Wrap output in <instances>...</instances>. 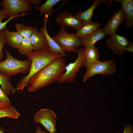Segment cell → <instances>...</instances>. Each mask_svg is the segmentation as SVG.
Masks as SVG:
<instances>
[{"mask_svg": "<svg viewBox=\"0 0 133 133\" xmlns=\"http://www.w3.org/2000/svg\"><path fill=\"white\" fill-rule=\"evenodd\" d=\"M4 51L6 57L4 61L0 62V74L9 78L18 73L27 74L29 73L31 62L28 58L24 61L18 60L14 58L6 48Z\"/></svg>", "mask_w": 133, "mask_h": 133, "instance_id": "3957f363", "label": "cell"}, {"mask_svg": "<svg viewBox=\"0 0 133 133\" xmlns=\"http://www.w3.org/2000/svg\"><path fill=\"white\" fill-rule=\"evenodd\" d=\"M129 42L125 37L116 33L108 38L106 43L114 54L121 55L125 51Z\"/></svg>", "mask_w": 133, "mask_h": 133, "instance_id": "9c48e42d", "label": "cell"}, {"mask_svg": "<svg viewBox=\"0 0 133 133\" xmlns=\"http://www.w3.org/2000/svg\"><path fill=\"white\" fill-rule=\"evenodd\" d=\"M56 22L60 26H66L77 30L83 25L75 15L66 11L61 13L57 17Z\"/></svg>", "mask_w": 133, "mask_h": 133, "instance_id": "7c38bea8", "label": "cell"}, {"mask_svg": "<svg viewBox=\"0 0 133 133\" xmlns=\"http://www.w3.org/2000/svg\"><path fill=\"white\" fill-rule=\"evenodd\" d=\"M0 84L1 88L8 95L11 93H14L16 91L10 83L9 78L6 77L0 74Z\"/></svg>", "mask_w": 133, "mask_h": 133, "instance_id": "603a6c76", "label": "cell"}, {"mask_svg": "<svg viewBox=\"0 0 133 133\" xmlns=\"http://www.w3.org/2000/svg\"><path fill=\"white\" fill-rule=\"evenodd\" d=\"M105 36L102 32L101 28H98L88 35L80 39L84 48H87L95 45L97 42L103 39Z\"/></svg>", "mask_w": 133, "mask_h": 133, "instance_id": "2e32d148", "label": "cell"}, {"mask_svg": "<svg viewBox=\"0 0 133 133\" xmlns=\"http://www.w3.org/2000/svg\"><path fill=\"white\" fill-rule=\"evenodd\" d=\"M127 51L130 52H133V44L131 42H129V43L125 49V51Z\"/></svg>", "mask_w": 133, "mask_h": 133, "instance_id": "f546056e", "label": "cell"}, {"mask_svg": "<svg viewBox=\"0 0 133 133\" xmlns=\"http://www.w3.org/2000/svg\"><path fill=\"white\" fill-rule=\"evenodd\" d=\"M0 8H1V6H0Z\"/></svg>", "mask_w": 133, "mask_h": 133, "instance_id": "836d02e7", "label": "cell"}, {"mask_svg": "<svg viewBox=\"0 0 133 133\" xmlns=\"http://www.w3.org/2000/svg\"><path fill=\"white\" fill-rule=\"evenodd\" d=\"M77 53V57L75 61L66 66L65 73L57 81L59 83H73L75 81L77 73L80 68L84 66L85 48L79 47L78 49Z\"/></svg>", "mask_w": 133, "mask_h": 133, "instance_id": "8992f818", "label": "cell"}, {"mask_svg": "<svg viewBox=\"0 0 133 133\" xmlns=\"http://www.w3.org/2000/svg\"><path fill=\"white\" fill-rule=\"evenodd\" d=\"M85 61L88 63H92L98 59L100 56L98 49L95 45L85 48Z\"/></svg>", "mask_w": 133, "mask_h": 133, "instance_id": "44dd1931", "label": "cell"}, {"mask_svg": "<svg viewBox=\"0 0 133 133\" xmlns=\"http://www.w3.org/2000/svg\"><path fill=\"white\" fill-rule=\"evenodd\" d=\"M52 13H48L45 14L43 18V26L39 29V31L45 35L47 39L49 49L52 52L56 54H59L64 57L66 56V53L62 50L61 48L49 34L47 29V22L49 16Z\"/></svg>", "mask_w": 133, "mask_h": 133, "instance_id": "8fae6325", "label": "cell"}, {"mask_svg": "<svg viewBox=\"0 0 133 133\" xmlns=\"http://www.w3.org/2000/svg\"><path fill=\"white\" fill-rule=\"evenodd\" d=\"M20 116L17 111L12 105L0 108V118L8 117L16 119L19 118Z\"/></svg>", "mask_w": 133, "mask_h": 133, "instance_id": "ffe728a7", "label": "cell"}, {"mask_svg": "<svg viewBox=\"0 0 133 133\" xmlns=\"http://www.w3.org/2000/svg\"><path fill=\"white\" fill-rule=\"evenodd\" d=\"M84 66L86 71L83 78L84 82H86L89 78L96 75H111L115 73L116 69L115 62L112 60L102 62L98 59L91 63L85 61Z\"/></svg>", "mask_w": 133, "mask_h": 133, "instance_id": "5b68a950", "label": "cell"}, {"mask_svg": "<svg viewBox=\"0 0 133 133\" xmlns=\"http://www.w3.org/2000/svg\"><path fill=\"white\" fill-rule=\"evenodd\" d=\"M0 6L3 8L8 19L19 13H27L32 10L31 6L27 0H3Z\"/></svg>", "mask_w": 133, "mask_h": 133, "instance_id": "52a82bcc", "label": "cell"}, {"mask_svg": "<svg viewBox=\"0 0 133 133\" xmlns=\"http://www.w3.org/2000/svg\"><path fill=\"white\" fill-rule=\"evenodd\" d=\"M4 34L6 44L12 48L18 49L23 37L17 31L12 32L5 28Z\"/></svg>", "mask_w": 133, "mask_h": 133, "instance_id": "e0dca14e", "label": "cell"}, {"mask_svg": "<svg viewBox=\"0 0 133 133\" xmlns=\"http://www.w3.org/2000/svg\"><path fill=\"white\" fill-rule=\"evenodd\" d=\"M120 3L125 17V26L130 27L133 25V1L132 0H117Z\"/></svg>", "mask_w": 133, "mask_h": 133, "instance_id": "5bb4252c", "label": "cell"}, {"mask_svg": "<svg viewBox=\"0 0 133 133\" xmlns=\"http://www.w3.org/2000/svg\"><path fill=\"white\" fill-rule=\"evenodd\" d=\"M18 49L21 54L26 56L33 52V49L30 39L23 38Z\"/></svg>", "mask_w": 133, "mask_h": 133, "instance_id": "7402d4cb", "label": "cell"}, {"mask_svg": "<svg viewBox=\"0 0 133 133\" xmlns=\"http://www.w3.org/2000/svg\"><path fill=\"white\" fill-rule=\"evenodd\" d=\"M107 0H95L87 10L83 12H79L75 15L83 24L92 22L91 20L94 11L96 7L101 3L105 2Z\"/></svg>", "mask_w": 133, "mask_h": 133, "instance_id": "9a60e30c", "label": "cell"}, {"mask_svg": "<svg viewBox=\"0 0 133 133\" xmlns=\"http://www.w3.org/2000/svg\"><path fill=\"white\" fill-rule=\"evenodd\" d=\"M62 1L61 0H47L40 6L34 7L35 9L38 10L41 15L47 13H53L55 11L53 6Z\"/></svg>", "mask_w": 133, "mask_h": 133, "instance_id": "d6986e66", "label": "cell"}, {"mask_svg": "<svg viewBox=\"0 0 133 133\" xmlns=\"http://www.w3.org/2000/svg\"><path fill=\"white\" fill-rule=\"evenodd\" d=\"M10 106L11 105H10L5 104L0 100V108L6 107Z\"/></svg>", "mask_w": 133, "mask_h": 133, "instance_id": "1f68e13d", "label": "cell"}, {"mask_svg": "<svg viewBox=\"0 0 133 133\" xmlns=\"http://www.w3.org/2000/svg\"><path fill=\"white\" fill-rule=\"evenodd\" d=\"M15 27L17 32L24 38H29L34 29V27L29 25L26 26L24 24L21 23H16Z\"/></svg>", "mask_w": 133, "mask_h": 133, "instance_id": "cb8c5ba5", "label": "cell"}, {"mask_svg": "<svg viewBox=\"0 0 133 133\" xmlns=\"http://www.w3.org/2000/svg\"><path fill=\"white\" fill-rule=\"evenodd\" d=\"M7 95L0 87V100L8 105H11Z\"/></svg>", "mask_w": 133, "mask_h": 133, "instance_id": "4316f807", "label": "cell"}, {"mask_svg": "<svg viewBox=\"0 0 133 133\" xmlns=\"http://www.w3.org/2000/svg\"><path fill=\"white\" fill-rule=\"evenodd\" d=\"M116 133H120V132H118ZM123 133H133V127L130 124L126 125L125 124Z\"/></svg>", "mask_w": 133, "mask_h": 133, "instance_id": "83f0119b", "label": "cell"}, {"mask_svg": "<svg viewBox=\"0 0 133 133\" xmlns=\"http://www.w3.org/2000/svg\"><path fill=\"white\" fill-rule=\"evenodd\" d=\"M56 116L55 113L48 108L42 109L37 111L34 117V121L41 124L50 133H55Z\"/></svg>", "mask_w": 133, "mask_h": 133, "instance_id": "ba28073f", "label": "cell"}, {"mask_svg": "<svg viewBox=\"0 0 133 133\" xmlns=\"http://www.w3.org/2000/svg\"><path fill=\"white\" fill-rule=\"evenodd\" d=\"M66 65L64 57H60L36 73L30 79L28 92H33L57 81L65 73Z\"/></svg>", "mask_w": 133, "mask_h": 133, "instance_id": "6da1fadb", "label": "cell"}, {"mask_svg": "<svg viewBox=\"0 0 133 133\" xmlns=\"http://www.w3.org/2000/svg\"><path fill=\"white\" fill-rule=\"evenodd\" d=\"M4 29L0 31V62L2 61L4 58L3 49L5 45L6 44L4 34Z\"/></svg>", "mask_w": 133, "mask_h": 133, "instance_id": "484cf974", "label": "cell"}, {"mask_svg": "<svg viewBox=\"0 0 133 133\" xmlns=\"http://www.w3.org/2000/svg\"><path fill=\"white\" fill-rule=\"evenodd\" d=\"M76 33H70L66 31L65 27L62 26L58 33L52 37L66 52H77L79 47L83 46L81 39L77 37Z\"/></svg>", "mask_w": 133, "mask_h": 133, "instance_id": "277c9868", "label": "cell"}, {"mask_svg": "<svg viewBox=\"0 0 133 133\" xmlns=\"http://www.w3.org/2000/svg\"><path fill=\"white\" fill-rule=\"evenodd\" d=\"M27 57L31 62L30 70L28 74L18 83L15 88L16 91H24V87H28L29 81L32 76L56 60L63 57L60 54L52 52L49 48L33 51Z\"/></svg>", "mask_w": 133, "mask_h": 133, "instance_id": "7a4b0ae2", "label": "cell"}, {"mask_svg": "<svg viewBox=\"0 0 133 133\" xmlns=\"http://www.w3.org/2000/svg\"><path fill=\"white\" fill-rule=\"evenodd\" d=\"M4 129L3 128L0 127V133H4Z\"/></svg>", "mask_w": 133, "mask_h": 133, "instance_id": "d6a6232c", "label": "cell"}, {"mask_svg": "<svg viewBox=\"0 0 133 133\" xmlns=\"http://www.w3.org/2000/svg\"><path fill=\"white\" fill-rule=\"evenodd\" d=\"M125 20L123 12L121 9L116 11L107 22L105 27L101 28L106 35H111L116 33L119 26Z\"/></svg>", "mask_w": 133, "mask_h": 133, "instance_id": "30bf717a", "label": "cell"}, {"mask_svg": "<svg viewBox=\"0 0 133 133\" xmlns=\"http://www.w3.org/2000/svg\"><path fill=\"white\" fill-rule=\"evenodd\" d=\"M34 133H47V132L43 130L39 126L37 127L35 132Z\"/></svg>", "mask_w": 133, "mask_h": 133, "instance_id": "4dcf8cb0", "label": "cell"}, {"mask_svg": "<svg viewBox=\"0 0 133 133\" xmlns=\"http://www.w3.org/2000/svg\"><path fill=\"white\" fill-rule=\"evenodd\" d=\"M28 14V13H22L20 14L11 17L7 19L5 21L2 22L3 19L6 18V17L3 9L0 8V31L5 28L7 24L12 19L17 17H22Z\"/></svg>", "mask_w": 133, "mask_h": 133, "instance_id": "d4e9b609", "label": "cell"}, {"mask_svg": "<svg viewBox=\"0 0 133 133\" xmlns=\"http://www.w3.org/2000/svg\"><path fill=\"white\" fill-rule=\"evenodd\" d=\"M28 2L30 4H33L40 6L41 5V2L40 0H27Z\"/></svg>", "mask_w": 133, "mask_h": 133, "instance_id": "f1b7e54d", "label": "cell"}, {"mask_svg": "<svg viewBox=\"0 0 133 133\" xmlns=\"http://www.w3.org/2000/svg\"><path fill=\"white\" fill-rule=\"evenodd\" d=\"M98 22H92L83 24L77 30L76 35L78 38L81 39L95 31L100 26Z\"/></svg>", "mask_w": 133, "mask_h": 133, "instance_id": "ac0fdd59", "label": "cell"}, {"mask_svg": "<svg viewBox=\"0 0 133 133\" xmlns=\"http://www.w3.org/2000/svg\"><path fill=\"white\" fill-rule=\"evenodd\" d=\"M29 39L35 51L49 48L45 35L36 26L34 27L33 32Z\"/></svg>", "mask_w": 133, "mask_h": 133, "instance_id": "4fadbf2b", "label": "cell"}]
</instances>
